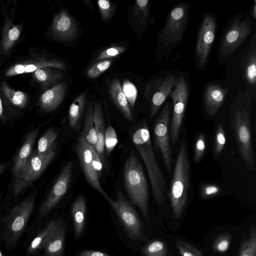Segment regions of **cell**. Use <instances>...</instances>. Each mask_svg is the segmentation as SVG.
Returning a JSON list of instances; mask_svg holds the SVG:
<instances>
[{
    "label": "cell",
    "instance_id": "41",
    "mask_svg": "<svg viewBox=\"0 0 256 256\" xmlns=\"http://www.w3.org/2000/svg\"><path fill=\"white\" fill-rule=\"evenodd\" d=\"M176 244L181 256H203L201 251L188 242L178 240Z\"/></svg>",
    "mask_w": 256,
    "mask_h": 256
},
{
    "label": "cell",
    "instance_id": "13",
    "mask_svg": "<svg viewBox=\"0 0 256 256\" xmlns=\"http://www.w3.org/2000/svg\"><path fill=\"white\" fill-rule=\"evenodd\" d=\"M109 204L120 218L130 238L134 241L142 239L144 235L142 224L124 194L118 190L116 200H111Z\"/></svg>",
    "mask_w": 256,
    "mask_h": 256
},
{
    "label": "cell",
    "instance_id": "4",
    "mask_svg": "<svg viewBox=\"0 0 256 256\" xmlns=\"http://www.w3.org/2000/svg\"><path fill=\"white\" fill-rule=\"evenodd\" d=\"M190 7L189 2H178L168 13L158 36L157 60L168 58L172 49L180 44L188 26Z\"/></svg>",
    "mask_w": 256,
    "mask_h": 256
},
{
    "label": "cell",
    "instance_id": "31",
    "mask_svg": "<svg viewBox=\"0 0 256 256\" xmlns=\"http://www.w3.org/2000/svg\"><path fill=\"white\" fill-rule=\"evenodd\" d=\"M81 134L87 144L95 150L97 136L94 122V108L91 102H89L87 106Z\"/></svg>",
    "mask_w": 256,
    "mask_h": 256
},
{
    "label": "cell",
    "instance_id": "26",
    "mask_svg": "<svg viewBox=\"0 0 256 256\" xmlns=\"http://www.w3.org/2000/svg\"><path fill=\"white\" fill-rule=\"evenodd\" d=\"M94 122L97 136L95 150L102 162L104 160L105 124L102 108L99 102H96L94 108Z\"/></svg>",
    "mask_w": 256,
    "mask_h": 256
},
{
    "label": "cell",
    "instance_id": "43",
    "mask_svg": "<svg viewBox=\"0 0 256 256\" xmlns=\"http://www.w3.org/2000/svg\"><path fill=\"white\" fill-rule=\"evenodd\" d=\"M97 2L102 20H109L114 12L113 4L108 0H99Z\"/></svg>",
    "mask_w": 256,
    "mask_h": 256
},
{
    "label": "cell",
    "instance_id": "15",
    "mask_svg": "<svg viewBox=\"0 0 256 256\" xmlns=\"http://www.w3.org/2000/svg\"><path fill=\"white\" fill-rule=\"evenodd\" d=\"M76 152L88 182L94 188L102 195L109 202L112 199L102 188L98 176L92 165V155L90 146L86 142L81 134L76 146Z\"/></svg>",
    "mask_w": 256,
    "mask_h": 256
},
{
    "label": "cell",
    "instance_id": "10",
    "mask_svg": "<svg viewBox=\"0 0 256 256\" xmlns=\"http://www.w3.org/2000/svg\"><path fill=\"white\" fill-rule=\"evenodd\" d=\"M177 76L176 72H164L146 84L144 96L150 103V118L154 116L170 95Z\"/></svg>",
    "mask_w": 256,
    "mask_h": 256
},
{
    "label": "cell",
    "instance_id": "16",
    "mask_svg": "<svg viewBox=\"0 0 256 256\" xmlns=\"http://www.w3.org/2000/svg\"><path fill=\"white\" fill-rule=\"evenodd\" d=\"M15 7L16 4L10 8L8 7L4 8V9L2 8L4 23L0 40V56H6L10 52L19 39L23 28L22 24L13 23L16 13Z\"/></svg>",
    "mask_w": 256,
    "mask_h": 256
},
{
    "label": "cell",
    "instance_id": "11",
    "mask_svg": "<svg viewBox=\"0 0 256 256\" xmlns=\"http://www.w3.org/2000/svg\"><path fill=\"white\" fill-rule=\"evenodd\" d=\"M217 24L214 15L210 12H206L204 15L198 31L195 48V60L200 70H203L206 65L216 38Z\"/></svg>",
    "mask_w": 256,
    "mask_h": 256
},
{
    "label": "cell",
    "instance_id": "5",
    "mask_svg": "<svg viewBox=\"0 0 256 256\" xmlns=\"http://www.w3.org/2000/svg\"><path fill=\"white\" fill-rule=\"evenodd\" d=\"M190 164L187 144L183 138L178 152L168 196L175 218L179 219L186 206L190 188Z\"/></svg>",
    "mask_w": 256,
    "mask_h": 256
},
{
    "label": "cell",
    "instance_id": "36",
    "mask_svg": "<svg viewBox=\"0 0 256 256\" xmlns=\"http://www.w3.org/2000/svg\"><path fill=\"white\" fill-rule=\"evenodd\" d=\"M226 142V133L223 124L220 123L216 128L214 136V152L216 157L223 150Z\"/></svg>",
    "mask_w": 256,
    "mask_h": 256
},
{
    "label": "cell",
    "instance_id": "49",
    "mask_svg": "<svg viewBox=\"0 0 256 256\" xmlns=\"http://www.w3.org/2000/svg\"><path fill=\"white\" fill-rule=\"evenodd\" d=\"M251 14L254 20H256V0H254L252 8Z\"/></svg>",
    "mask_w": 256,
    "mask_h": 256
},
{
    "label": "cell",
    "instance_id": "12",
    "mask_svg": "<svg viewBox=\"0 0 256 256\" xmlns=\"http://www.w3.org/2000/svg\"><path fill=\"white\" fill-rule=\"evenodd\" d=\"M172 104L166 102L154 122V128L156 146L160 152L168 172H172V158L170 146L169 127Z\"/></svg>",
    "mask_w": 256,
    "mask_h": 256
},
{
    "label": "cell",
    "instance_id": "22",
    "mask_svg": "<svg viewBox=\"0 0 256 256\" xmlns=\"http://www.w3.org/2000/svg\"><path fill=\"white\" fill-rule=\"evenodd\" d=\"M67 89L68 84L64 82L45 90L39 98L38 106L44 112L55 110L62 102Z\"/></svg>",
    "mask_w": 256,
    "mask_h": 256
},
{
    "label": "cell",
    "instance_id": "39",
    "mask_svg": "<svg viewBox=\"0 0 256 256\" xmlns=\"http://www.w3.org/2000/svg\"><path fill=\"white\" fill-rule=\"evenodd\" d=\"M206 149V139L202 133L199 134L196 138L194 144V160L198 163L202 159Z\"/></svg>",
    "mask_w": 256,
    "mask_h": 256
},
{
    "label": "cell",
    "instance_id": "7",
    "mask_svg": "<svg viewBox=\"0 0 256 256\" xmlns=\"http://www.w3.org/2000/svg\"><path fill=\"white\" fill-rule=\"evenodd\" d=\"M243 12L233 16L222 35L218 46L219 66L224 64L231 55L250 36L252 30L250 22L243 18Z\"/></svg>",
    "mask_w": 256,
    "mask_h": 256
},
{
    "label": "cell",
    "instance_id": "19",
    "mask_svg": "<svg viewBox=\"0 0 256 256\" xmlns=\"http://www.w3.org/2000/svg\"><path fill=\"white\" fill-rule=\"evenodd\" d=\"M239 67L242 70V77L254 95L256 87V34H254L247 50L241 55Z\"/></svg>",
    "mask_w": 256,
    "mask_h": 256
},
{
    "label": "cell",
    "instance_id": "25",
    "mask_svg": "<svg viewBox=\"0 0 256 256\" xmlns=\"http://www.w3.org/2000/svg\"><path fill=\"white\" fill-rule=\"evenodd\" d=\"M150 3L148 0H137L132 8V24L142 34L146 28L150 18Z\"/></svg>",
    "mask_w": 256,
    "mask_h": 256
},
{
    "label": "cell",
    "instance_id": "20",
    "mask_svg": "<svg viewBox=\"0 0 256 256\" xmlns=\"http://www.w3.org/2000/svg\"><path fill=\"white\" fill-rule=\"evenodd\" d=\"M228 90L222 88L220 84L209 82L207 84L203 92V108L206 114L214 117L224 103Z\"/></svg>",
    "mask_w": 256,
    "mask_h": 256
},
{
    "label": "cell",
    "instance_id": "45",
    "mask_svg": "<svg viewBox=\"0 0 256 256\" xmlns=\"http://www.w3.org/2000/svg\"><path fill=\"white\" fill-rule=\"evenodd\" d=\"M221 192L220 187L216 184H202L200 190V197L204 199L212 198Z\"/></svg>",
    "mask_w": 256,
    "mask_h": 256
},
{
    "label": "cell",
    "instance_id": "51",
    "mask_svg": "<svg viewBox=\"0 0 256 256\" xmlns=\"http://www.w3.org/2000/svg\"><path fill=\"white\" fill-rule=\"evenodd\" d=\"M6 168V165L4 164H0V174L4 172Z\"/></svg>",
    "mask_w": 256,
    "mask_h": 256
},
{
    "label": "cell",
    "instance_id": "23",
    "mask_svg": "<svg viewBox=\"0 0 256 256\" xmlns=\"http://www.w3.org/2000/svg\"><path fill=\"white\" fill-rule=\"evenodd\" d=\"M39 131V129L37 128L27 134L22 146L14 158L12 169V174L14 178L21 172L28 159L32 153L33 146Z\"/></svg>",
    "mask_w": 256,
    "mask_h": 256
},
{
    "label": "cell",
    "instance_id": "34",
    "mask_svg": "<svg viewBox=\"0 0 256 256\" xmlns=\"http://www.w3.org/2000/svg\"><path fill=\"white\" fill-rule=\"evenodd\" d=\"M142 251L145 256H166L168 248L164 242L156 240L148 242Z\"/></svg>",
    "mask_w": 256,
    "mask_h": 256
},
{
    "label": "cell",
    "instance_id": "3",
    "mask_svg": "<svg viewBox=\"0 0 256 256\" xmlns=\"http://www.w3.org/2000/svg\"><path fill=\"white\" fill-rule=\"evenodd\" d=\"M33 192L12 208L0 220V240L8 250L14 249L25 232L36 204Z\"/></svg>",
    "mask_w": 256,
    "mask_h": 256
},
{
    "label": "cell",
    "instance_id": "32",
    "mask_svg": "<svg viewBox=\"0 0 256 256\" xmlns=\"http://www.w3.org/2000/svg\"><path fill=\"white\" fill-rule=\"evenodd\" d=\"M86 93L80 94L71 104L68 112L70 127L74 130L79 123L86 101Z\"/></svg>",
    "mask_w": 256,
    "mask_h": 256
},
{
    "label": "cell",
    "instance_id": "1",
    "mask_svg": "<svg viewBox=\"0 0 256 256\" xmlns=\"http://www.w3.org/2000/svg\"><path fill=\"white\" fill-rule=\"evenodd\" d=\"M254 96L248 89L240 92L230 108V124L236 144L241 159L249 170L256 168L250 119Z\"/></svg>",
    "mask_w": 256,
    "mask_h": 256
},
{
    "label": "cell",
    "instance_id": "53",
    "mask_svg": "<svg viewBox=\"0 0 256 256\" xmlns=\"http://www.w3.org/2000/svg\"></svg>",
    "mask_w": 256,
    "mask_h": 256
},
{
    "label": "cell",
    "instance_id": "30",
    "mask_svg": "<svg viewBox=\"0 0 256 256\" xmlns=\"http://www.w3.org/2000/svg\"><path fill=\"white\" fill-rule=\"evenodd\" d=\"M57 220H52L48 222L32 238L26 248L27 256H34L40 250L42 245L52 230Z\"/></svg>",
    "mask_w": 256,
    "mask_h": 256
},
{
    "label": "cell",
    "instance_id": "8",
    "mask_svg": "<svg viewBox=\"0 0 256 256\" xmlns=\"http://www.w3.org/2000/svg\"><path fill=\"white\" fill-rule=\"evenodd\" d=\"M56 155L54 144L46 152H32L21 172L14 178V196H16L42 174Z\"/></svg>",
    "mask_w": 256,
    "mask_h": 256
},
{
    "label": "cell",
    "instance_id": "6",
    "mask_svg": "<svg viewBox=\"0 0 256 256\" xmlns=\"http://www.w3.org/2000/svg\"><path fill=\"white\" fill-rule=\"evenodd\" d=\"M124 182L132 203L139 208L146 221L149 220L148 188L142 166L136 156L131 154L126 161Z\"/></svg>",
    "mask_w": 256,
    "mask_h": 256
},
{
    "label": "cell",
    "instance_id": "35",
    "mask_svg": "<svg viewBox=\"0 0 256 256\" xmlns=\"http://www.w3.org/2000/svg\"><path fill=\"white\" fill-rule=\"evenodd\" d=\"M58 136V132L54 130H48L39 139L36 152L40 154L46 152L53 144Z\"/></svg>",
    "mask_w": 256,
    "mask_h": 256
},
{
    "label": "cell",
    "instance_id": "29",
    "mask_svg": "<svg viewBox=\"0 0 256 256\" xmlns=\"http://www.w3.org/2000/svg\"><path fill=\"white\" fill-rule=\"evenodd\" d=\"M0 90L10 106L22 109L28 105L29 97L27 94L22 91L14 90L6 82H2Z\"/></svg>",
    "mask_w": 256,
    "mask_h": 256
},
{
    "label": "cell",
    "instance_id": "47",
    "mask_svg": "<svg viewBox=\"0 0 256 256\" xmlns=\"http://www.w3.org/2000/svg\"><path fill=\"white\" fill-rule=\"evenodd\" d=\"M90 149L92 152V163L95 171L98 174V177L101 176L102 164L101 160L100 159L98 154L96 152L95 150L90 146Z\"/></svg>",
    "mask_w": 256,
    "mask_h": 256
},
{
    "label": "cell",
    "instance_id": "14",
    "mask_svg": "<svg viewBox=\"0 0 256 256\" xmlns=\"http://www.w3.org/2000/svg\"><path fill=\"white\" fill-rule=\"evenodd\" d=\"M72 167L73 163L70 161L62 168L50 192L38 210L37 216L38 220L48 215L66 193L70 182Z\"/></svg>",
    "mask_w": 256,
    "mask_h": 256
},
{
    "label": "cell",
    "instance_id": "52",
    "mask_svg": "<svg viewBox=\"0 0 256 256\" xmlns=\"http://www.w3.org/2000/svg\"><path fill=\"white\" fill-rule=\"evenodd\" d=\"M0 256H4L0 246Z\"/></svg>",
    "mask_w": 256,
    "mask_h": 256
},
{
    "label": "cell",
    "instance_id": "18",
    "mask_svg": "<svg viewBox=\"0 0 256 256\" xmlns=\"http://www.w3.org/2000/svg\"><path fill=\"white\" fill-rule=\"evenodd\" d=\"M52 68L58 70H66V64L60 60L48 58L46 56H38L23 62L14 64L7 69L5 75L12 76L26 73H32L38 69Z\"/></svg>",
    "mask_w": 256,
    "mask_h": 256
},
{
    "label": "cell",
    "instance_id": "33",
    "mask_svg": "<svg viewBox=\"0 0 256 256\" xmlns=\"http://www.w3.org/2000/svg\"><path fill=\"white\" fill-rule=\"evenodd\" d=\"M256 256V228L251 227L248 236L242 240L238 256Z\"/></svg>",
    "mask_w": 256,
    "mask_h": 256
},
{
    "label": "cell",
    "instance_id": "17",
    "mask_svg": "<svg viewBox=\"0 0 256 256\" xmlns=\"http://www.w3.org/2000/svg\"><path fill=\"white\" fill-rule=\"evenodd\" d=\"M50 32L54 38L62 42H70L76 38L78 28L74 18L62 9L54 16Z\"/></svg>",
    "mask_w": 256,
    "mask_h": 256
},
{
    "label": "cell",
    "instance_id": "46",
    "mask_svg": "<svg viewBox=\"0 0 256 256\" xmlns=\"http://www.w3.org/2000/svg\"><path fill=\"white\" fill-rule=\"evenodd\" d=\"M10 106L7 102L0 92V119L6 122L10 112H12Z\"/></svg>",
    "mask_w": 256,
    "mask_h": 256
},
{
    "label": "cell",
    "instance_id": "44",
    "mask_svg": "<svg viewBox=\"0 0 256 256\" xmlns=\"http://www.w3.org/2000/svg\"><path fill=\"white\" fill-rule=\"evenodd\" d=\"M126 50L124 46H114L106 48L101 52L98 56L96 60H108L112 57L118 56L123 53Z\"/></svg>",
    "mask_w": 256,
    "mask_h": 256
},
{
    "label": "cell",
    "instance_id": "48",
    "mask_svg": "<svg viewBox=\"0 0 256 256\" xmlns=\"http://www.w3.org/2000/svg\"><path fill=\"white\" fill-rule=\"evenodd\" d=\"M79 256H110L102 252L95 250H83L79 253Z\"/></svg>",
    "mask_w": 256,
    "mask_h": 256
},
{
    "label": "cell",
    "instance_id": "28",
    "mask_svg": "<svg viewBox=\"0 0 256 256\" xmlns=\"http://www.w3.org/2000/svg\"><path fill=\"white\" fill-rule=\"evenodd\" d=\"M71 214L73 220L74 235L78 239L84 230L86 214V200L82 195L79 196L72 204Z\"/></svg>",
    "mask_w": 256,
    "mask_h": 256
},
{
    "label": "cell",
    "instance_id": "37",
    "mask_svg": "<svg viewBox=\"0 0 256 256\" xmlns=\"http://www.w3.org/2000/svg\"><path fill=\"white\" fill-rule=\"evenodd\" d=\"M111 59L100 60L92 65L86 71V75L90 78H95L106 71L112 65Z\"/></svg>",
    "mask_w": 256,
    "mask_h": 256
},
{
    "label": "cell",
    "instance_id": "42",
    "mask_svg": "<svg viewBox=\"0 0 256 256\" xmlns=\"http://www.w3.org/2000/svg\"><path fill=\"white\" fill-rule=\"evenodd\" d=\"M122 90L128 101L130 107L133 108L137 98V90L135 86L128 80L123 82Z\"/></svg>",
    "mask_w": 256,
    "mask_h": 256
},
{
    "label": "cell",
    "instance_id": "50",
    "mask_svg": "<svg viewBox=\"0 0 256 256\" xmlns=\"http://www.w3.org/2000/svg\"><path fill=\"white\" fill-rule=\"evenodd\" d=\"M84 2L88 8L92 10V4L91 0H84Z\"/></svg>",
    "mask_w": 256,
    "mask_h": 256
},
{
    "label": "cell",
    "instance_id": "40",
    "mask_svg": "<svg viewBox=\"0 0 256 256\" xmlns=\"http://www.w3.org/2000/svg\"><path fill=\"white\" fill-rule=\"evenodd\" d=\"M232 240L231 235L225 233L218 236L214 240L212 248L214 250L218 253L223 254L228 249Z\"/></svg>",
    "mask_w": 256,
    "mask_h": 256
},
{
    "label": "cell",
    "instance_id": "27",
    "mask_svg": "<svg viewBox=\"0 0 256 256\" xmlns=\"http://www.w3.org/2000/svg\"><path fill=\"white\" fill-rule=\"evenodd\" d=\"M109 92L116 106L126 119L132 120V113L122 86L117 79L113 80L109 86Z\"/></svg>",
    "mask_w": 256,
    "mask_h": 256
},
{
    "label": "cell",
    "instance_id": "38",
    "mask_svg": "<svg viewBox=\"0 0 256 256\" xmlns=\"http://www.w3.org/2000/svg\"><path fill=\"white\" fill-rule=\"evenodd\" d=\"M118 142L117 134L114 128L108 124L104 134V148L106 153L109 155Z\"/></svg>",
    "mask_w": 256,
    "mask_h": 256
},
{
    "label": "cell",
    "instance_id": "24",
    "mask_svg": "<svg viewBox=\"0 0 256 256\" xmlns=\"http://www.w3.org/2000/svg\"><path fill=\"white\" fill-rule=\"evenodd\" d=\"M32 76L33 80L46 90L60 83L64 78V73L58 69L44 68L36 70Z\"/></svg>",
    "mask_w": 256,
    "mask_h": 256
},
{
    "label": "cell",
    "instance_id": "2",
    "mask_svg": "<svg viewBox=\"0 0 256 256\" xmlns=\"http://www.w3.org/2000/svg\"><path fill=\"white\" fill-rule=\"evenodd\" d=\"M132 140L146 168L154 200L158 204L162 205L167 192L166 182L154 154L146 123L136 130Z\"/></svg>",
    "mask_w": 256,
    "mask_h": 256
},
{
    "label": "cell",
    "instance_id": "21",
    "mask_svg": "<svg viewBox=\"0 0 256 256\" xmlns=\"http://www.w3.org/2000/svg\"><path fill=\"white\" fill-rule=\"evenodd\" d=\"M66 225L62 220L57 222L42 245L45 256H62L66 235Z\"/></svg>",
    "mask_w": 256,
    "mask_h": 256
},
{
    "label": "cell",
    "instance_id": "9",
    "mask_svg": "<svg viewBox=\"0 0 256 256\" xmlns=\"http://www.w3.org/2000/svg\"><path fill=\"white\" fill-rule=\"evenodd\" d=\"M190 88L188 80L184 74L177 76L170 96L172 98V115L170 124V138L172 145L176 142L181 130L186 107Z\"/></svg>",
    "mask_w": 256,
    "mask_h": 256
}]
</instances>
